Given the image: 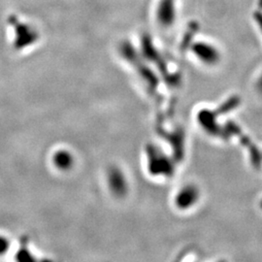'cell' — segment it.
I'll return each mask as SVG.
<instances>
[{
    "label": "cell",
    "mask_w": 262,
    "mask_h": 262,
    "mask_svg": "<svg viewBox=\"0 0 262 262\" xmlns=\"http://www.w3.org/2000/svg\"><path fill=\"white\" fill-rule=\"evenodd\" d=\"M7 24L13 28V32L15 35L14 43L16 48H24L32 41L34 42L35 33L33 29L28 24L21 21L17 16H9L7 19Z\"/></svg>",
    "instance_id": "1"
},
{
    "label": "cell",
    "mask_w": 262,
    "mask_h": 262,
    "mask_svg": "<svg viewBox=\"0 0 262 262\" xmlns=\"http://www.w3.org/2000/svg\"><path fill=\"white\" fill-rule=\"evenodd\" d=\"M225 131H226V133H227V135L229 137H230L231 134L236 135L238 137L240 142L247 148V150L250 153L252 163H253L254 166L257 167V168H260V167L262 166V154L260 153V151L258 150L256 145L253 143L252 140L241 130V128L239 127L236 123H234L232 121H228V123L226 124Z\"/></svg>",
    "instance_id": "2"
},
{
    "label": "cell",
    "mask_w": 262,
    "mask_h": 262,
    "mask_svg": "<svg viewBox=\"0 0 262 262\" xmlns=\"http://www.w3.org/2000/svg\"><path fill=\"white\" fill-rule=\"evenodd\" d=\"M193 52L197 57L206 64H215L219 59V52L214 46L207 43H197L193 47Z\"/></svg>",
    "instance_id": "3"
},
{
    "label": "cell",
    "mask_w": 262,
    "mask_h": 262,
    "mask_svg": "<svg viewBox=\"0 0 262 262\" xmlns=\"http://www.w3.org/2000/svg\"><path fill=\"white\" fill-rule=\"evenodd\" d=\"M198 197V191L193 188V187H189L185 191H182L179 197V202L181 206H191L193 204Z\"/></svg>",
    "instance_id": "4"
},
{
    "label": "cell",
    "mask_w": 262,
    "mask_h": 262,
    "mask_svg": "<svg viewBox=\"0 0 262 262\" xmlns=\"http://www.w3.org/2000/svg\"><path fill=\"white\" fill-rule=\"evenodd\" d=\"M54 162L60 168H66L71 164L70 156L67 153H57L54 157Z\"/></svg>",
    "instance_id": "5"
},
{
    "label": "cell",
    "mask_w": 262,
    "mask_h": 262,
    "mask_svg": "<svg viewBox=\"0 0 262 262\" xmlns=\"http://www.w3.org/2000/svg\"><path fill=\"white\" fill-rule=\"evenodd\" d=\"M8 246H9L8 240L0 236V255L4 254L8 250Z\"/></svg>",
    "instance_id": "6"
},
{
    "label": "cell",
    "mask_w": 262,
    "mask_h": 262,
    "mask_svg": "<svg viewBox=\"0 0 262 262\" xmlns=\"http://www.w3.org/2000/svg\"><path fill=\"white\" fill-rule=\"evenodd\" d=\"M255 20H256V23H257L258 25L260 26V28H261V30H262V13H261V12L256 13V15H255Z\"/></svg>",
    "instance_id": "7"
},
{
    "label": "cell",
    "mask_w": 262,
    "mask_h": 262,
    "mask_svg": "<svg viewBox=\"0 0 262 262\" xmlns=\"http://www.w3.org/2000/svg\"><path fill=\"white\" fill-rule=\"evenodd\" d=\"M258 88H259L260 93L262 94V76L261 77V79L259 80V82H258Z\"/></svg>",
    "instance_id": "8"
}]
</instances>
